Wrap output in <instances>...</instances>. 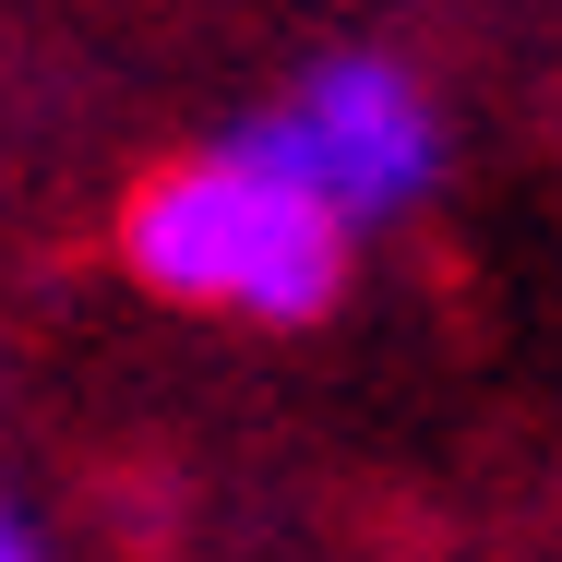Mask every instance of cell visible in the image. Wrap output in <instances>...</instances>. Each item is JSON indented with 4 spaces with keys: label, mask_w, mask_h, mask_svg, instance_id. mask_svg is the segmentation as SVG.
<instances>
[{
    "label": "cell",
    "mask_w": 562,
    "mask_h": 562,
    "mask_svg": "<svg viewBox=\"0 0 562 562\" xmlns=\"http://www.w3.org/2000/svg\"><path fill=\"white\" fill-rule=\"evenodd\" d=\"M120 251L156 300L192 312H239V324H312L347 288V227L300 204L288 180L239 168V156H192L168 180H144V204L120 216Z\"/></svg>",
    "instance_id": "cell-1"
},
{
    "label": "cell",
    "mask_w": 562,
    "mask_h": 562,
    "mask_svg": "<svg viewBox=\"0 0 562 562\" xmlns=\"http://www.w3.org/2000/svg\"><path fill=\"white\" fill-rule=\"evenodd\" d=\"M227 156L263 168V180H288L300 204H324V216L359 239V227L431 204V180H443V109H431L395 60H324V72H300L276 109L239 120Z\"/></svg>",
    "instance_id": "cell-2"
},
{
    "label": "cell",
    "mask_w": 562,
    "mask_h": 562,
    "mask_svg": "<svg viewBox=\"0 0 562 562\" xmlns=\"http://www.w3.org/2000/svg\"><path fill=\"white\" fill-rule=\"evenodd\" d=\"M0 562H48V551H36V527H24L12 503H0Z\"/></svg>",
    "instance_id": "cell-3"
}]
</instances>
